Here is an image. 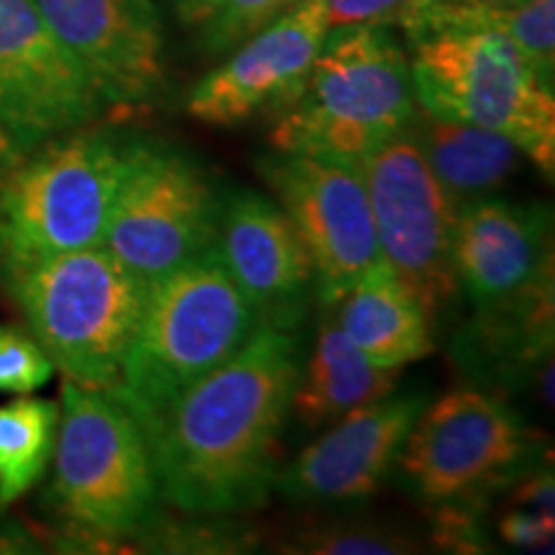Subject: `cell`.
<instances>
[{
  "label": "cell",
  "instance_id": "1",
  "mask_svg": "<svg viewBox=\"0 0 555 555\" xmlns=\"http://www.w3.org/2000/svg\"><path fill=\"white\" fill-rule=\"evenodd\" d=\"M294 332L260 327L144 425L159 499L183 515H237L270 499L298 380Z\"/></svg>",
  "mask_w": 555,
  "mask_h": 555
},
{
  "label": "cell",
  "instance_id": "2",
  "mask_svg": "<svg viewBox=\"0 0 555 555\" xmlns=\"http://www.w3.org/2000/svg\"><path fill=\"white\" fill-rule=\"evenodd\" d=\"M47 502L67 543L121 551L163 515L144 429L111 391L62 378Z\"/></svg>",
  "mask_w": 555,
  "mask_h": 555
},
{
  "label": "cell",
  "instance_id": "3",
  "mask_svg": "<svg viewBox=\"0 0 555 555\" xmlns=\"http://www.w3.org/2000/svg\"><path fill=\"white\" fill-rule=\"evenodd\" d=\"M262 327L217 249L150 283L114 397L150 425Z\"/></svg>",
  "mask_w": 555,
  "mask_h": 555
},
{
  "label": "cell",
  "instance_id": "4",
  "mask_svg": "<svg viewBox=\"0 0 555 555\" xmlns=\"http://www.w3.org/2000/svg\"><path fill=\"white\" fill-rule=\"evenodd\" d=\"M416 111L409 54L391 26L330 29L298 99L278 114V152L358 165L409 127Z\"/></svg>",
  "mask_w": 555,
  "mask_h": 555
},
{
  "label": "cell",
  "instance_id": "5",
  "mask_svg": "<svg viewBox=\"0 0 555 555\" xmlns=\"http://www.w3.org/2000/svg\"><path fill=\"white\" fill-rule=\"evenodd\" d=\"M3 281L62 378L101 391L119 386L147 281L106 245L60 255Z\"/></svg>",
  "mask_w": 555,
  "mask_h": 555
},
{
  "label": "cell",
  "instance_id": "6",
  "mask_svg": "<svg viewBox=\"0 0 555 555\" xmlns=\"http://www.w3.org/2000/svg\"><path fill=\"white\" fill-rule=\"evenodd\" d=\"M127 144L90 127L29 150L0 183V278L103 245Z\"/></svg>",
  "mask_w": 555,
  "mask_h": 555
},
{
  "label": "cell",
  "instance_id": "7",
  "mask_svg": "<svg viewBox=\"0 0 555 555\" xmlns=\"http://www.w3.org/2000/svg\"><path fill=\"white\" fill-rule=\"evenodd\" d=\"M409 41L416 106L509 137L547 178L555 170V95L504 34L440 29Z\"/></svg>",
  "mask_w": 555,
  "mask_h": 555
},
{
  "label": "cell",
  "instance_id": "8",
  "mask_svg": "<svg viewBox=\"0 0 555 555\" xmlns=\"http://www.w3.org/2000/svg\"><path fill=\"white\" fill-rule=\"evenodd\" d=\"M543 455L509 401L478 386H461L425 404L414 420L397 463L404 486L433 506H483L512 489Z\"/></svg>",
  "mask_w": 555,
  "mask_h": 555
},
{
  "label": "cell",
  "instance_id": "9",
  "mask_svg": "<svg viewBox=\"0 0 555 555\" xmlns=\"http://www.w3.org/2000/svg\"><path fill=\"white\" fill-rule=\"evenodd\" d=\"M221 196L198 159L159 142L127 144L103 245L155 283L217 245Z\"/></svg>",
  "mask_w": 555,
  "mask_h": 555
},
{
  "label": "cell",
  "instance_id": "10",
  "mask_svg": "<svg viewBox=\"0 0 555 555\" xmlns=\"http://www.w3.org/2000/svg\"><path fill=\"white\" fill-rule=\"evenodd\" d=\"M380 258L412 288L433 317L457 296L453 273V229L457 206L425 155L401 131L358 163Z\"/></svg>",
  "mask_w": 555,
  "mask_h": 555
},
{
  "label": "cell",
  "instance_id": "11",
  "mask_svg": "<svg viewBox=\"0 0 555 555\" xmlns=\"http://www.w3.org/2000/svg\"><path fill=\"white\" fill-rule=\"evenodd\" d=\"M278 206L288 214L314 262V288L324 307L380 260L373 211L358 165L273 152L258 163Z\"/></svg>",
  "mask_w": 555,
  "mask_h": 555
},
{
  "label": "cell",
  "instance_id": "12",
  "mask_svg": "<svg viewBox=\"0 0 555 555\" xmlns=\"http://www.w3.org/2000/svg\"><path fill=\"white\" fill-rule=\"evenodd\" d=\"M106 108L37 0H0V121L29 152Z\"/></svg>",
  "mask_w": 555,
  "mask_h": 555
},
{
  "label": "cell",
  "instance_id": "13",
  "mask_svg": "<svg viewBox=\"0 0 555 555\" xmlns=\"http://www.w3.org/2000/svg\"><path fill=\"white\" fill-rule=\"evenodd\" d=\"M330 34L324 0H301L253 34L191 90V119L208 127H237L258 114H281L307 86Z\"/></svg>",
  "mask_w": 555,
  "mask_h": 555
},
{
  "label": "cell",
  "instance_id": "14",
  "mask_svg": "<svg viewBox=\"0 0 555 555\" xmlns=\"http://www.w3.org/2000/svg\"><path fill=\"white\" fill-rule=\"evenodd\" d=\"M101 101L134 108L165 88V24L157 0H37Z\"/></svg>",
  "mask_w": 555,
  "mask_h": 555
},
{
  "label": "cell",
  "instance_id": "15",
  "mask_svg": "<svg viewBox=\"0 0 555 555\" xmlns=\"http://www.w3.org/2000/svg\"><path fill=\"white\" fill-rule=\"evenodd\" d=\"M214 249L262 327H298L314 288V262L278 201L258 191H237L221 201Z\"/></svg>",
  "mask_w": 555,
  "mask_h": 555
},
{
  "label": "cell",
  "instance_id": "16",
  "mask_svg": "<svg viewBox=\"0 0 555 555\" xmlns=\"http://www.w3.org/2000/svg\"><path fill=\"white\" fill-rule=\"evenodd\" d=\"M425 399L420 391H391L345 414L278 474L275 489L301 504H352L373 496Z\"/></svg>",
  "mask_w": 555,
  "mask_h": 555
},
{
  "label": "cell",
  "instance_id": "17",
  "mask_svg": "<svg viewBox=\"0 0 555 555\" xmlns=\"http://www.w3.org/2000/svg\"><path fill=\"white\" fill-rule=\"evenodd\" d=\"M453 273L457 294L476 309L499 307L551 281V211L491 196L457 206Z\"/></svg>",
  "mask_w": 555,
  "mask_h": 555
},
{
  "label": "cell",
  "instance_id": "18",
  "mask_svg": "<svg viewBox=\"0 0 555 555\" xmlns=\"http://www.w3.org/2000/svg\"><path fill=\"white\" fill-rule=\"evenodd\" d=\"M455 358L478 384L535 386L553 404V278L499 307L476 309L455 337Z\"/></svg>",
  "mask_w": 555,
  "mask_h": 555
},
{
  "label": "cell",
  "instance_id": "19",
  "mask_svg": "<svg viewBox=\"0 0 555 555\" xmlns=\"http://www.w3.org/2000/svg\"><path fill=\"white\" fill-rule=\"evenodd\" d=\"M345 335L380 367H404L433 356V317L380 258L335 304Z\"/></svg>",
  "mask_w": 555,
  "mask_h": 555
},
{
  "label": "cell",
  "instance_id": "20",
  "mask_svg": "<svg viewBox=\"0 0 555 555\" xmlns=\"http://www.w3.org/2000/svg\"><path fill=\"white\" fill-rule=\"evenodd\" d=\"M399 367H380L345 335L337 319L322 324L307 365L298 371L291 412L309 429L335 425L345 414L397 391Z\"/></svg>",
  "mask_w": 555,
  "mask_h": 555
},
{
  "label": "cell",
  "instance_id": "21",
  "mask_svg": "<svg viewBox=\"0 0 555 555\" xmlns=\"http://www.w3.org/2000/svg\"><path fill=\"white\" fill-rule=\"evenodd\" d=\"M404 131L414 139L455 206L502 189L522 155L517 144L499 131L440 119L420 106Z\"/></svg>",
  "mask_w": 555,
  "mask_h": 555
},
{
  "label": "cell",
  "instance_id": "22",
  "mask_svg": "<svg viewBox=\"0 0 555 555\" xmlns=\"http://www.w3.org/2000/svg\"><path fill=\"white\" fill-rule=\"evenodd\" d=\"M406 39L440 29H483L504 34L522 50L532 67L553 86L555 75V0H519L504 9H455V5H409L397 18Z\"/></svg>",
  "mask_w": 555,
  "mask_h": 555
},
{
  "label": "cell",
  "instance_id": "23",
  "mask_svg": "<svg viewBox=\"0 0 555 555\" xmlns=\"http://www.w3.org/2000/svg\"><path fill=\"white\" fill-rule=\"evenodd\" d=\"M60 401L31 393L0 406V512L44 478L54 455Z\"/></svg>",
  "mask_w": 555,
  "mask_h": 555
},
{
  "label": "cell",
  "instance_id": "24",
  "mask_svg": "<svg viewBox=\"0 0 555 555\" xmlns=\"http://www.w3.org/2000/svg\"><path fill=\"white\" fill-rule=\"evenodd\" d=\"M229 517L232 515H189V519H170L159 515L134 540V551L196 555H234L255 551V545L260 543L258 532Z\"/></svg>",
  "mask_w": 555,
  "mask_h": 555
},
{
  "label": "cell",
  "instance_id": "25",
  "mask_svg": "<svg viewBox=\"0 0 555 555\" xmlns=\"http://www.w3.org/2000/svg\"><path fill=\"white\" fill-rule=\"evenodd\" d=\"M281 553L296 555H406L420 553V540L380 522H332L298 532Z\"/></svg>",
  "mask_w": 555,
  "mask_h": 555
},
{
  "label": "cell",
  "instance_id": "26",
  "mask_svg": "<svg viewBox=\"0 0 555 555\" xmlns=\"http://www.w3.org/2000/svg\"><path fill=\"white\" fill-rule=\"evenodd\" d=\"M298 3L301 0H217L214 11L198 26L201 50L229 54Z\"/></svg>",
  "mask_w": 555,
  "mask_h": 555
},
{
  "label": "cell",
  "instance_id": "27",
  "mask_svg": "<svg viewBox=\"0 0 555 555\" xmlns=\"http://www.w3.org/2000/svg\"><path fill=\"white\" fill-rule=\"evenodd\" d=\"M57 367L31 332L0 324V393L39 391L52 380Z\"/></svg>",
  "mask_w": 555,
  "mask_h": 555
},
{
  "label": "cell",
  "instance_id": "28",
  "mask_svg": "<svg viewBox=\"0 0 555 555\" xmlns=\"http://www.w3.org/2000/svg\"><path fill=\"white\" fill-rule=\"evenodd\" d=\"M433 543L453 553H483L481 512L470 506H433Z\"/></svg>",
  "mask_w": 555,
  "mask_h": 555
},
{
  "label": "cell",
  "instance_id": "29",
  "mask_svg": "<svg viewBox=\"0 0 555 555\" xmlns=\"http://www.w3.org/2000/svg\"><path fill=\"white\" fill-rule=\"evenodd\" d=\"M412 0H324L330 29L343 26H393Z\"/></svg>",
  "mask_w": 555,
  "mask_h": 555
},
{
  "label": "cell",
  "instance_id": "30",
  "mask_svg": "<svg viewBox=\"0 0 555 555\" xmlns=\"http://www.w3.org/2000/svg\"><path fill=\"white\" fill-rule=\"evenodd\" d=\"M499 535L506 545L527 547V551H545V547L551 551L555 538V517L509 504V512L499 519Z\"/></svg>",
  "mask_w": 555,
  "mask_h": 555
},
{
  "label": "cell",
  "instance_id": "31",
  "mask_svg": "<svg viewBox=\"0 0 555 555\" xmlns=\"http://www.w3.org/2000/svg\"><path fill=\"white\" fill-rule=\"evenodd\" d=\"M512 506H525V509L543 512L555 517V478L551 468H532L512 486L509 494Z\"/></svg>",
  "mask_w": 555,
  "mask_h": 555
},
{
  "label": "cell",
  "instance_id": "32",
  "mask_svg": "<svg viewBox=\"0 0 555 555\" xmlns=\"http://www.w3.org/2000/svg\"><path fill=\"white\" fill-rule=\"evenodd\" d=\"M24 155L26 152L18 147L16 137H13L9 127L0 121V183L11 176L13 168H16L21 159H24Z\"/></svg>",
  "mask_w": 555,
  "mask_h": 555
},
{
  "label": "cell",
  "instance_id": "33",
  "mask_svg": "<svg viewBox=\"0 0 555 555\" xmlns=\"http://www.w3.org/2000/svg\"><path fill=\"white\" fill-rule=\"evenodd\" d=\"M172 5H176L180 24L196 26L198 29V26L208 18V13L214 11L217 0H172Z\"/></svg>",
  "mask_w": 555,
  "mask_h": 555
},
{
  "label": "cell",
  "instance_id": "34",
  "mask_svg": "<svg viewBox=\"0 0 555 555\" xmlns=\"http://www.w3.org/2000/svg\"><path fill=\"white\" fill-rule=\"evenodd\" d=\"M420 3L422 5H455V9H504V5H515L519 0H412L409 5H420Z\"/></svg>",
  "mask_w": 555,
  "mask_h": 555
}]
</instances>
